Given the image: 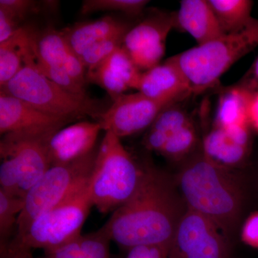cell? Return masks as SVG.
I'll return each mask as SVG.
<instances>
[{
	"mask_svg": "<svg viewBox=\"0 0 258 258\" xmlns=\"http://www.w3.org/2000/svg\"><path fill=\"white\" fill-rule=\"evenodd\" d=\"M187 209L175 180L156 168L145 167L132 198L103 226L111 241L123 248L142 244L169 247Z\"/></svg>",
	"mask_w": 258,
	"mask_h": 258,
	"instance_id": "cell-1",
	"label": "cell"
},
{
	"mask_svg": "<svg viewBox=\"0 0 258 258\" xmlns=\"http://www.w3.org/2000/svg\"><path fill=\"white\" fill-rule=\"evenodd\" d=\"M176 184L189 210L213 222L229 240L235 235L245 194L230 169L210 160L201 152L186 161Z\"/></svg>",
	"mask_w": 258,
	"mask_h": 258,
	"instance_id": "cell-2",
	"label": "cell"
},
{
	"mask_svg": "<svg viewBox=\"0 0 258 258\" xmlns=\"http://www.w3.org/2000/svg\"><path fill=\"white\" fill-rule=\"evenodd\" d=\"M23 69L1 92L18 98L47 114L74 121L86 115L98 118L103 111L89 97L73 94L45 77L37 69L30 33L22 42Z\"/></svg>",
	"mask_w": 258,
	"mask_h": 258,
	"instance_id": "cell-3",
	"label": "cell"
},
{
	"mask_svg": "<svg viewBox=\"0 0 258 258\" xmlns=\"http://www.w3.org/2000/svg\"><path fill=\"white\" fill-rule=\"evenodd\" d=\"M258 46V20L242 31L224 35L172 58L182 71L192 94L216 86L231 66Z\"/></svg>",
	"mask_w": 258,
	"mask_h": 258,
	"instance_id": "cell-4",
	"label": "cell"
},
{
	"mask_svg": "<svg viewBox=\"0 0 258 258\" xmlns=\"http://www.w3.org/2000/svg\"><path fill=\"white\" fill-rule=\"evenodd\" d=\"M142 172L143 168L136 163L120 139L106 132L89 181L93 206L101 213H113L132 198Z\"/></svg>",
	"mask_w": 258,
	"mask_h": 258,
	"instance_id": "cell-5",
	"label": "cell"
},
{
	"mask_svg": "<svg viewBox=\"0 0 258 258\" xmlns=\"http://www.w3.org/2000/svg\"><path fill=\"white\" fill-rule=\"evenodd\" d=\"M97 152L98 148L74 162L51 166L24 198V208L18 217L15 237L23 236L37 217L76 196L88 186Z\"/></svg>",
	"mask_w": 258,
	"mask_h": 258,
	"instance_id": "cell-6",
	"label": "cell"
},
{
	"mask_svg": "<svg viewBox=\"0 0 258 258\" xmlns=\"http://www.w3.org/2000/svg\"><path fill=\"white\" fill-rule=\"evenodd\" d=\"M92 207L88 184L76 196L37 217L27 232L14 240L28 249L55 250L81 235Z\"/></svg>",
	"mask_w": 258,
	"mask_h": 258,
	"instance_id": "cell-7",
	"label": "cell"
},
{
	"mask_svg": "<svg viewBox=\"0 0 258 258\" xmlns=\"http://www.w3.org/2000/svg\"><path fill=\"white\" fill-rule=\"evenodd\" d=\"M229 241L213 222L187 209L171 240L168 258H230Z\"/></svg>",
	"mask_w": 258,
	"mask_h": 258,
	"instance_id": "cell-8",
	"label": "cell"
},
{
	"mask_svg": "<svg viewBox=\"0 0 258 258\" xmlns=\"http://www.w3.org/2000/svg\"><path fill=\"white\" fill-rule=\"evenodd\" d=\"M56 132H15L5 134L1 139V159L10 158L14 161L23 199L51 167L48 145Z\"/></svg>",
	"mask_w": 258,
	"mask_h": 258,
	"instance_id": "cell-9",
	"label": "cell"
},
{
	"mask_svg": "<svg viewBox=\"0 0 258 258\" xmlns=\"http://www.w3.org/2000/svg\"><path fill=\"white\" fill-rule=\"evenodd\" d=\"M172 104L140 92L120 95L99 115L98 122L102 130L124 138L149 128L159 113Z\"/></svg>",
	"mask_w": 258,
	"mask_h": 258,
	"instance_id": "cell-10",
	"label": "cell"
},
{
	"mask_svg": "<svg viewBox=\"0 0 258 258\" xmlns=\"http://www.w3.org/2000/svg\"><path fill=\"white\" fill-rule=\"evenodd\" d=\"M175 28L174 14L157 12L127 32L122 47L141 71L161 63L168 35Z\"/></svg>",
	"mask_w": 258,
	"mask_h": 258,
	"instance_id": "cell-11",
	"label": "cell"
},
{
	"mask_svg": "<svg viewBox=\"0 0 258 258\" xmlns=\"http://www.w3.org/2000/svg\"><path fill=\"white\" fill-rule=\"evenodd\" d=\"M70 120L47 114L0 91V133L57 132Z\"/></svg>",
	"mask_w": 258,
	"mask_h": 258,
	"instance_id": "cell-12",
	"label": "cell"
},
{
	"mask_svg": "<svg viewBox=\"0 0 258 258\" xmlns=\"http://www.w3.org/2000/svg\"><path fill=\"white\" fill-rule=\"evenodd\" d=\"M251 147L249 125L228 128L214 125L204 138L202 152L210 160L230 169L244 164L250 154Z\"/></svg>",
	"mask_w": 258,
	"mask_h": 258,
	"instance_id": "cell-13",
	"label": "cell"
},
{
	"mask_svg": "<svg viewBox=\"0 0 258 258\" xmlns=\"http://www.w3.org/2000/svg\"><path fill=\"white\" fill-rule=\"evenodd\" d=\"M101 130L98 122L81 121L56 132L49 142L51 166L74 162L92 152Z\"/></svg>",
	"mask_w": 258,
	"mask_h": 258,
	"instance_id": "cell-14",
	"label": "cell"
},
{
	"mask_svg": "<svg viewBox=\"0 0 258 258\" xmlns=\"http://www.w3.org/2000/svg\"><path fill=\"white\" fill-rule=\"evenodd\" d=\"M142 74L121 47L94 69L88 71L86 79L106 90L115 100L128 89L137 90Z\"/></svg>",
	"mask_w": 258,
	"mask_h": 258,
	"instance_id": "cell-15",
	"label": "cell"
},
{
	"mask_svg": "<svg viewBox=\"0 0 258 258\" xmlns=\"http://www.w3.org/2000/svg\"><path fill=\"white\" fill-rule=\"evenodd\" d=\"M137 91L149 98L171 103H178L192 94L172 57L142 73Z\"/></svg>",
	"mask_w": 258,
	"mask_h": 258,
	"instance_id": "cell-16",
	"label": "cell"
},
{
	"mask_svg": "<svg viewBox=\"0 0 258 258\" xmlns=\"http://www.w3.org/2000/svg\"><path fill=\"white\" fill-rule=\"evenodd\" d=\"M173 14L175 28L189 33L198 45L225 35L208 0H182Z\"/></svg>",
	"mask_w": 258,
	"mask_h": 258,
	"instance_id": "cell-17",
	"label": "cell"
},
{
	"mask_svg": "<svg viewBox=\"0 0 258 258\" xmlns=\"http://www.w3.org/2000/svg\"><path fill=\"white\" fill-rule=\"evenodd\" d=\"M130 25L113 16H105L93 21L78 23L61 30L68 45L74 53L81 57L96 43L123 30Z\"/></svg>",
	"mask_w": 258,
	"mask_h": 258,
	"instance_id": "cell-18",
	"label": "cell"
},
{
	"mask_svg": "<svg viewBox=\"0 0 258 258\" xmlns=\"http://www.w3.org/2000/svg\"><path fill=\"white\" fill-rule=\"evenodd\" d=\"M191 120L187 112L178 103L166 107L148 128L142 142L144 147L160 153L168 141Z\"/></svg>",
	"mask_w": 258,
	"mask_h": 258,
	"instance_id": "cell-19",
	"label": "cell"
},
{
	"mask_svg": "<svg viewBox=\"0 0 258 258\" xmlns=\"http://www.w3.org/2000/svg\"><path fill=\"white\" fill-rule=\"evenodd\" d=\"M250 94L237 84L223 90L219 98L214 125L223 128L249 125L247 106Z\"/></svg>",
	"mask_w": 258,
	"mask_h": 258,
	"instance_id": "cell-20",
	"label": "cell"
},
{
	"mask_svg": "<svg viewBox=\"0 0 258 258\" xmlns=\"http://www.w3.org/2000/svg\"><path fill=\"white\" fill-rule=\"evenodd\" d=\"M111 237L104 226L92 233L81 235L55 250L47 258H110Z\"/></svg>",
	"mask_w": 258,
	"mask_h": 258,
	"instance_id": "cell-21",
	"label": "cell"
},
{
	"mask_svg": "<svg viewBox=\"0 0 258 258\" xmlns=\"http://www.w3.org/2000/svg\"><path fill=\"white\" fill-rule=\"evenodd\" d=\"M225 35L242 31L254 21L250 0H208Z\"/></svg>",
	"mask_w": 258,
	"mask_h": 258,
	"instance_id": "cell-22",
	"label": "cell"
},
{
	"mask_svg": "<svg viewBox=\"0 0 258 258\" xmlns=\"http://www.w3.org/2000/svg\"><path fill=\"white\" fill-rule=\"evenodd\" d=\"M30 39L35 59L64 69V62L72 50L61 31L48 28L40 35L30 31Z\"/></svg>",
	"mask_w": 258,
	"mask_h": 258,
	"instance_id": "cell-23",
	"label": "cell"
},
{
	"mask_svg": "<svg viewBox=\"0 0 258 258\" xmlns=\"http://www.w3.org/2000/svg\"><path fill=\"white\" fill-rule=\"evenodd\" d=\"M25 28H21L14 36L0 43V86L11 81L24 66L21 43Z\"/></svg>",
	"mask_w": 258,
	"mask_h": 258,
	"instance_id": "cell-24",
	"label": "cell"
},
{
	"mask_svg": "<svg viewBox=\"0 0 258 258\" xmlns=\"http://www.w3.org/2000/svg\"><path fill=\"white\" fill-rule=\"evenodd\" d=\"M198 142V132L191 120L168 141L159 154L170 160L181 161L194 152Z\"/></svg>",
	"mask_w": 258,
	"mask_h": 258,
	"instance_id": "cell-25",
	"label": "cell"
},
{
	"mask_svg": "<svg viewBox=\"0 0 258 258\" xmlns=\"http://www.w3.org/2000/svg\"><path fill=\"white\" fill-rule=\"evenodd\" d=\"M24 208V199L10 196L0 189V246L12 240L19 215Z\"/></svg>",
	"mask_w": 258,
	"mask_h": 258,
	"instance_id": "cell-26",
	"label": "cell"
},
{
	"mask_svg": "<svg viewBox=\"0 0 258 258\" xmlns=\"http://www.w3.org/2000/svg\"><path fill=\"white\" fill-rule=\"evenodd\" d=\"M147 0H85L81 8L83 15L96 12H120L128 16L137 17L143 14Z\"/></svg>",
	"mask_w": 258,
	"mask_h": 258,
	"instance_id": "cell-27",
	"label": "cell"
},
{
	"mask_svg": "<svg viewBox=\"0 0 258 258\" xmlns=\"http://www.w3.org/2000/svg\"><path fill=\"white\" fill-rule=\"evenodd\" d=\"M129 30L113 34L86 50L80 57L86 69H88V71L94 69L117 49L121 47L125 35Z\"/></svg>",
	"mask_w": 258,
	"mask_h": 258,
	"instance_id": "cell-28",
	"label": "cell"
},
{
	"mask_svg": "<svg viewBox=\"0 0 258 258\" xmlns=\"http://www.w3.org/2000/svg\"><path fill=\"white\" fill-rule=\"evenodd\" d=\"M2 159L3 162L0 165V189L10 196L23 198L20 191V175L14 161L10 158Z\"/></svg>",
	"mask_w": 258,
	"mask_h": 258,
	"instance_id": "cell-29",
	"label": "cell"
},
{
	"mask_svg": "<svg viewBox=\"0 0 258 258\" xmlns=\"http://www.w3.org/2000/svg\"><path fill=\"white\" fill-rule=\"evenodd\" d=\"M36 5L30 0H0V10L20 25L29 14L37 10Z\"/></svg>",
	"mask_w": 258,
	"mask_h": 258,
	"instance_id": "cell-30",
	"label": "cell"
},
{
	"mask_svg": "<svg viewBox=\"0 0 258 258\" xmlns=\"http://www.w3.org/2000/svg\"><path fill=\"white\" fill-rule=\"evenodd\" d=\"M169 249L157 244H142L128 249L125 258H168Z\"/></svg>",
	"mask_w": 258,
	"mask_h": 258,
	"instance_id": "cell-31",
	"label": "cell"
},
{
	"mask_svg": "<svg viewBox=\"0 0 258 258\" xmlns=\"http://www.w3.org/2000/svg\"><path fill=\"white\" fill-rule=\"evenodd\" d=\"M242 239L246 244L258 249V212L251 214L242 229Z\"/></svg>",
	"mask_w": 258,
	"mask_h": 258,
	"instance_id": "cell-32",
	"label": "cell"
},
{
	"mask_svg": "<svg viewBox=\"0 0 258 258\" xmlns=\"http://www.w3.org/2000/svg\"><path fill=\"white\" fill-rule=\"evenodd\" d=\"M1 258H32L31 249L24 247L14 239L0 246Z\"/></svg>",
	"mask_w": 258,
	"mask_h": 258,
	"instance_id": "cell-33",
	"label": "cell"
},
{
	"mask_svg": "<svg viewBox=\"0 0 258 258\" xmlns=\"http://www.w3.org/2000/svg\"><path fill=\"white\" fill-rule=\"evenodd\" d=\"M21 27L3 10H0V43L7 41L19 31Z\"/></svg>",
	"mask_w": 258,
	"mask_h": 258,
	"instance_id": "cell-34",
	"label": "cell"
},
{
	"mask_svg": "<svg viewBox=\"0 0 258 258\" xmlns=\"http://www.w3.org/2000/svg\"><path fill=\"white\" fill-rule=\"evenodd\" d=\"M237 85L249 93L258 92V57Z\"/></svg>",
	"mask_w": 258,
	"mask_h": 258,
	"instance_id": "cell-35",
	"label": "cell"
},
{
	"mask_svg": "<svg viewBox=\"0 0 258 258\" xmlns=\"http://www.w3.org/2000/svg\"><path fill=\"white\" fill-rule=\"evenodd\" d=\"M247 118L251 128L258 134V92L251 93L247 106Z\"/></svg>",
	"mask_w": 258,
	"mask_h": 258,
	"instance_id": "cell-36",
	"label": "cell"
}]
</instances>
